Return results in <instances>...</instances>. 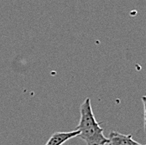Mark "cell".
I'll use <instances>...</instances> for the list:
<instances>
[{
  "instance_id": "7a4b0ae2",
  "label": "cell",
  "mask_w": 146,
  "mask_h": 145,
  "mask_svg": "<svg viewBox=\"0 0 146 145\" xmlns=\"http://www.w3.org/2000/svg\"><path fill=\"white\" fill-rule=\"evenodd\" d=\"M80 132L78 130H74L72 132H58L53 133L49 140L44 145H62L66 141L72 139L73 138L78 137Z\"/></svg>"
},
{
  "instance_id": "8992f818",
  "label": "cell",
  "mask_w": 146,
  "mask_h": 145,
  "mask_svg": "<svg viewBox=\"0 0 146 145\" xmlns=\"http://www.w3.org/2000/svg\"><path fill=\"white\" fill-rule=\"evenodd\" d=\"M145 145H146V144H145Z\"/></svg>"
},
{
  "instance_id": "6da1fadb",
  "label": "cell",
  "mask_w": 146,
  "mask_h": 145,
  "mask_svg": "<svg viewBox=\"0 0 146 145\" xmlns=\"http://www.w3.org/2000/svg\"><path fill=\"white\" fill-rule=\"evenodd\" d=\"M80 122L76 130L80 132L79 138L87 145L108 144L109 140L103 134V129L96 121L91 101L86 98L80 107Z\"/></svg>"
},
{
  "instance_id": "5b68a950",
  "label": "cell",
  "mask_w": 146,
  "mask_h": 145,
  "mask_svg": "<svg viewBox=\"0 0 146 145\" xmlns=\"http://www.w3.org/2000/svg\"><path fill=\"white\" fill-rule=\"evenodd\" d=\"M105 145H109V144H105Z\"/></svg>"
},
{
  "instance_id": "277c9868",
  "label": "cell",
  "mask_w": 146,
  "mask_h": 145,
  "mask_svg": "<svg viewBox=\"0 0 146 145\" xmlns=\"http://www.w3.org/2000/svg\"><path fill=\"white\" fill-rule=\"evenodd\" d=\"M141 100L144 104V122H145V131L146 132V96L142 97Z\"/></svg>"
},
{
  "instance_id": "3957f363",
  "label": "cell",
  "mask_w": 146,
  "mask_h": 145,
  "mask_svg": "<svg viewBox=\"0 0 146 145\" xmlns=\"http://www.w3.org/2000/svg\"><path fill=\"white\" fill-rule=\"evenodd\" d=\"M109 145H142L136 142L132 135H125L117 132H111L108 137Z\"/></svg>"
}]
</instances>
